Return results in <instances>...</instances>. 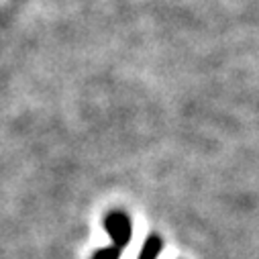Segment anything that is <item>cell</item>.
Instances as JSON below:
<instances>
[{
    "mask_svg": "<svg viewBox=\"0 0 259 259\" xmlns=\"http://www.w3.org/2000/svg\"><path fill=\"white\" fill-rule=\"evenodd\" d=\"M104 227L106 231L112 235L114 239V247L120 251L122 247L128 245V241H131V223H128V219L120 212H112L104 219Z\"/></svg>",
    "mask_w": 259,
    "mask_h": 259,
    "instance_id": "cell-1",
    "label": "cell"
},
{
    "mask_svg": "<svg viewBox=\"0 0 259 259\" xmlns=\"http://www.w3.org/2000/svg\"><path fill=\"white\" fill-rule=\"evenodd\" d=\"M161 239L157 237V235H151L147 241H145V245H143V249H141V253H139V259H157V255H159V251H161Z\"/></svg>",
    "mask_w": 259,
    "mask_h": 259,
    "instance_id": "cell-2",
    "label": "cell"
},
{
    "mask_svg": "<svg viewBox=\"0 0 259 259\" xmlns=\"http://www.w3.org/2000/svg\"><path fill=\"white\" fill-rule=\"evenodd\" d=\"M118 257H120V251L116 247H110V249H98L92 259H118Z\"/></svg>",
    "mask_w": 259,
    "mask_h": 259,
    "instance_id": "cell-3",
    "label": "cell"
}]
</instances>
